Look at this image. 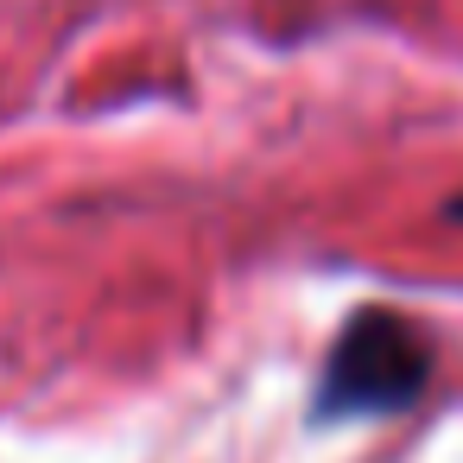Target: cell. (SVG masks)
Masks as SVG:
<instances>
[{"label":"cell","mask_w":463,"mask_h":463,"mask_svg":"<svg viewBox=\"0 0 463 463\" xmlns=\"http://www.w3.org/2000/svg\"><path fill=\"white\" fill-rule=\"evenodd\" d=\"M444 216H450V222H463V197H450V203H444Z\"/></svg>","instance_id":"2"},{"label":"cell","mask_w":463,"mask_h":463,"mask_svg":"<svg viewBox=\"0 0 463 463\" xmlns=\"http://www.w3.org/2000/svg\"><path fill=\"white\" fill-rule=\"evenodd\" d=\"M431 381V349L419 336L412 317H400L393 305H362L317 374L311 393V419L317 425H343V419H374V412H400L425 393Z\"/></svg>","instance_id":"1"}]
</instances>
